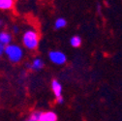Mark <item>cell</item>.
<instances>
[{
    "mask_svg": "<svg viewBox=\"0 0 122 121\" xmlns=\"http://www.w3.org/2000/svg\"><path fill=\"white\" fill-rule=\"evenodd\" d=\"M51 89L52 92L56 98V102L60 105L64 103V98L62 96V84H61L57 80H52L51 81Z\"/></svg>",
    "mask_w": 122,
    "mask_h": 121,
    "instance_id": "277c9868",
    "label": "cell"
},
{
    "mask_svg": "<svg viewBox=\"0 0 122 121\" xmlns=\"http://www.w3.org/2000/svg\"><path fill=\"white\" fill-rule=\"evenodd\" d=\"M12 42V35L7 32V31H1L0 32V44L4 45V46H8Z\"/></svg>",
    "mask_w": 122,
    "mask_h": 121,
    "instance_id": "ba28073f",
    "label": "cell"
},
{
    "mask_svg": "<svg viewBox=\"0 0 122 121\" xmlns=\"http://www.w3.org/2000/svg\"><path fill=\"white\" fill-rule=\"evenodd\" d=\"M58 116L54 111H42L38 121H57Z\"/></svg>",
    "mask_w": 122,
    "mask_h": 121,
    "instance_id": "5b68a950",
    "label": "cell"
},
{
    "mask_svg": "<svg viewBox=\"0 0 122 121\" xmlns=\"http://www.w3.org/2000/svg\"><path fill=\"white\" fill-rule=\"evenodd\" d=\"M15 7V0H0V11L12 10Z\"/></svg>",
    "mask_w": 122,
    "mask_h": 121,
    "instance_id": "52a82bcc",
    "label": "cell"
},
{
    "mask_svg": "<svg viewBox=\"0 0 122 121\" xmlns=\"http://www.w3.org/2000/svg\"><path fill=\"white\" fill-rule=\"evenodd\" d=\"M4 53L8 57L9 61L14 63V64H18L20 63L22 58H23V50L16 44H10L8 46L5 47Z\"/></svg>",
    "mask_w": 122,
    "mask_h": 121,
    "instance_id": "7a4b0ae2",
    "label": "cell"
},
{
    "mask_svg": "<svg viewBox=\"0 0 122 121\" xmlns=\"http://www.w3.org/2000/svg\"><path fill=\"white\" fill-rule=\"evenodd\" d=\"M13 31L17 34V33H19V32H20V29H19V27H18L17 25H15V26L13 27Z\"/></svg>",
    "mask_w": 122,
    "mask_h": 121,
    "instance_id": "4fadbf2b",
    "label": "cell"
},
{
    "mask_svg": "<svg viewBox=\"0 0 122 121\" xmlns=\"http://www.w3.org/2000/svg\"><path fill=\"white\" fill-rule=\"evenodd\" d=\"M39 33L34 29H28L22 35V45L29 50H36L39 47Z\"/></svg>",
    "mask_w": 122,
    "mask_h": 121,
    "instance_id": "6da1fadb",
    "label": "cell"
},
{
    "mask_svg": "<svg viewBox=\"0 0 122 121\" xmlns=\"http://www.w3.org/2000/svg\"><path fill=\"white\" fill-rule=\"evenodd\" d=\"M4 50H5V46L2 44H0V57H1L2 54L4 53Z\"/></svg>",
    "mask_w": 122,
    "mask_h": 121,
    "instance_id": "7c38bea8",
    "label": "cell"
},
{
    "mask_svg": "<svg viewBox=\"0 0 122 121\" xmlns=\"http://www.w3.org/2000/svg\"><path fill=\"white\" fill-rule=\"evenodd\" d=\"M50 60L56 65H63L67 62V56L64 52L60 50H51L49 52Z\"/></svg>",
    "mask_w": 122,
    "mask_h": 121,
    "instance_id": "3957f363",
    "label": "cell"
},
{
    "mask_svg": "<svg viewBox=\"0 0 122 121\" xmlns=\"http://www.w3.org/2000/svg\"><path fill=\"white\" fill-rule=\"evenodd\" d=\"M44 66H45V63L41 58H35L31 63L28 64V68L31 69L32 71H40L44 68Z\"/></svg>",
    "mask_w": 122,
    "mask_h": 121,
    "instance_id": "8992f818",
    "label": "cell"
},
{
    "mask_svg": "<svg viewBox=\"0 0 122 121\" xmlns=\"http://www.w3.org/2000/svg\"><path fill=\"white\" fill-rule=\"evenodd\" d=\"M42 111H33L31 114H30V118L31 120H34V121H38L39 120V117H40V114H41Z\"/></svg>",
    "mask_w": 122,
    "mask_h": 121,
    "instance_id": "8fae6325",
    "label": "cell"
},
{
    "mask_svg": "<svg viewBox=\"0 0 122 121\" xmlns=\"http://www.w3.org/2000/svg\"><path fill=\"white\" fill-rule=\"evenodd\" d=\"M26 121H34V120H31V119H28V120H26Z\"/></svg>",
    "mask_w": 122,
    "mask_h": 121,
    "instance_id": "5bb4252c",
    "label": "cell"
},
{
    "mask_svg": "<svg viewBox=\"0 0 122 121\" xmlns=\"http://www.w3.org/2000/svg\"><path fill=\"white\" fill-rule=\"evenodd\" d=\"M81 44H82V40H81V38L80 36L75 35V36L71 37V39H70V45H71L73 48H75V49L80 48L81 46Z\"/></svg>",
    "mask_w": 122,
    "mask_h": 121,
    "instance_id": "9c48e42d",
    "label": "cell"
},
{
    "mask_svg": "<svg viewBox=\"0 0 122 121\" xmlns=\"http://www.w3.org/2000/svg\"><path fill=\"white\" fill-rule=\"evenodd\" d=\"M66 25H67V20L64 18H58L54 21V28L55 29H62V28L66 27Z\"/></svg>",
    "mask_w": 122,
    "mask_h": 121,
    "instance_id": "30bf717a",
    "label": "cell"
}]
</instances>
